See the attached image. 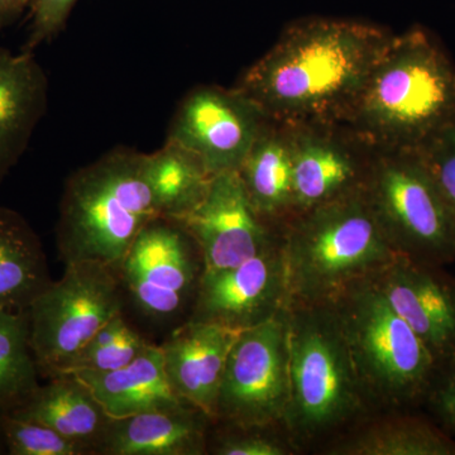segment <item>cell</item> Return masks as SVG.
Here are the masks:
<instances>
[{
    "label": "cell",
    "mask_w": 455,
    "mask_h": 455,
    "mask_svg": "<svg viewBox=\"0 0 455 455\" xmlns=\"http://www.w3.org/2000/svg\"><path fill=\"white\" fill-rule=\"evenodd\" d=\"M442 266L400 256L372 277L439 368L455 359V277Z\"/></svg>",
    "instance_id": "14"
},
{
    "label": "cell",
    "mask_w": 455,
    "mask_h": 455,
    "mask_svg": "<svg viewBox=\"0 0 455 455\" xmlns=\"http://www.w3.org/2000/svg\"><path fill=\"white\" fill-rule=\"evenodd\" d=\"M27 310L0 309V412L13 411L38 386Z\"/></svg>",
    "instance_id": "25"
},
{
    "label": "cell",
    "mask_w": 455,
    "mask_h": 455,
    "mask_svg": "<svg viewBox=\"0 0 455 455\" xmlns=\"http://www.w3.org/2000/svg\"><path fill=\"white\" fill-rule=\"evenodd\" d=\"M287 307L286 269L280 236L235 267L203 271L193 322L245 331Z\"/></svg>",
    "instance_id": "12"
},
{
    "label": "cell",
    "mask_w": 455,
    "mask_h": 455,
    "mask_svg": "<svg viewBox=\"0 0 455 455\" xmlns=\"http://www.w3.org/2000/svg\"><path fill=\"white\" fill-rule=\"evenodd\" d=\"M283 443L260 434H244L220 440L215 454L220 455H287Z\"/></svg>",
    "instance_id": "31"
},
{
    "label": "cell",
    "mask_w": 455,
    "mask_h": 455,
    "mask_svg": "<svg viewBox=\"0 0 455 455\" xmlns=\"http://www.w3.org/2000/svg\"><path fill=\"white\" fill-rule=\"evenodd\" d=\"M145 170L161 218L176 220L202 202L212 176L199 160L178 143L145 154Z\"/></svg>",
    "instance_id": "24"
},
{
    "label": "cell",
    "mask_w": 455,
    "mask_h": 455,
    "mask_svg": "<svg viewBox=\"0 0 455 455\" xmlns=\"http://www.w3.org/2000/svg\"><path fill=\"white\" fill-rule=\"evenodd\" d=\"M289 403V309L239 333L228 355L217 418L242 429L283 424Z\"/></svg>",
    "instance_id": "9"
},
{
    "label": "cell",
    "mask_w": 455,
    "mask_h": 455,
    "mask_svg": "<svg viewBox=\"0 0 455 455\" xmlns=\"http://www.w3.org/2000/svg\"><path fill=\"white\" fill-rule=\"evenodd\" d=\"M266 122L238 90L199 86L180 103L167 140L188 149L214 176L238 171Z\"/></svg>",
    "instance_id": "11"
},
{
    "label": "cell",
    "mask_w": 455,
    "mask_h": 455,
    "mask_svg": "<svg viewBox=\"0 0 455 455\" xmlns=\"http://www.w3.org/2000/svg\"><path fill=\"white\" fill-rule=\"evenodd\" d=\"M161 218L145 170V154L118 147L66 181L56 243L66 263L92 260L119 272L132 244Z\"/></svg>",
    "instance_id": "4"
},
{
    "label": "cell",
    "mask_w": 455,
    "mask_h": 455,
    "mask_svg": "<svg viewBox=\"0 0 455 455\" xmlns=\"http://www.w3.org/2000/svg\"><path fill=\"white\" fill-rule=\"evenodd\" d=\"M238 173L254 211L263 220L291 217L292 163L286 125L267 119Z\"/></svg>",
    "instance_id": "21"
},
{
    "label": "cell",
    "mask_w": 455,
    "mask_h": 455,
    "mask_svg": "<svg viewBox=\"0 0 455 455\" xmlns=\"http://www.w3.org/2000/svg\"><path fill=\"white\" fill-rule=\"evenodd\" d=\"M331 305L368 403L390 409L424 405L438 364L372 277L352 284Z\"/></svg>",
    "instance_id": "6"
},
{
    "label": "cell",
    "mask_w": 455,
    "mask_h": 455,
    "mask_svg": "<svg viewBox=\"0 0 455 455\" xmlns=\"http://www.w3.org/2000/svg\"><path fill=\"white\" fill-rule=\"evenodd\" d=\"M31 3L32 0H0V33L14 25Z\"/></svg>",
    "instance_id": "32"
},
{
    "label": "cell",
    "mask_w": 455,
    "mask_h": 455,
    "mask_svg": "<svg viewBox=\"0 0 455 455\" xmlns=\"http://www.w3.org/2000/svg\"><path fill=\"white\" fill-rule=\"evenodd\" d=\"M239 333L212 323L188 320L160 347L173 390L209 419L217 418L228 355Z\"/></svg>",
    "instance_id": "16"
},
{
    "label": "cell",
    "mask_w": 455,
    "mask_h": 455,
    "mask_svg": "<svg viewBox=\"0 0 455 455\" xmlns=\"http://www.w3.org/2000/svg\"><path fill=\"white\" fill-rule=\"evenodd\" d=\"M392 36L359 20H299L245 71L235 89L268 121L334 125Z\"/></svg>",
    "instance_id": "1"
},
{
    "label": "cell",
    "mask_w": 455,
    "mask_h": 455,
    "mask_svg": "<svg viewBox=\"0 0 455 455\" xmlns=\"http://www.w3.org/2000/svg\"><path fill=\"white\" fill-rule=\"evenodd\" d=\"M11 414L36 421L95 453L110 418L88 386L71 373L52 377L33 390Z\"/></svg>",
    "instance_id": "20"
},
{
    "label": "cell",
    "mask_w": 455,
    "mask_h": 455,
    "mask_svg": "<svg viewBox=\"0 0 455 455\" xmlns=\"http://www.w3.org/2000/svg\"><path fill=\"white\" fill-rule=\"evenodd\" d=\"M280 239L287 305H331L349 286L376 276L400 256L364 185L291 215Z\"/></svg>",
    "instance_id": "3"
},
{
    "label": "cell",
    "mask_w": 455,
    "mask_h": 455,
    "mask_svg": "<svg viewBox=\"0 0 455 455\" xmlns=\"http://www.w3.org/2000/svg\"><path fill=\"white\" fill-rule=\"evenodd\" d=\"M172 221L196 242L203 271L235 267L275 238L266 220L254 211L238 171L212 176L202 202Z\"/></svg>",
    "instance_id": "13"
},
{
    "label": "cell",
    "mask_w": 455,
    "mask_h": 455,
    "mask_svg": "<svg viewBox=\"0 0 455 455\" xmlns=\"http://www.w3.org/2000/svg\"><path fill=\"white\" fill-rule=\"evenodd\" d=\"M368 199L398 253L427 265L455 262V220L415 151H371Z\"/></svg>",
    "instance_id": "7"
},
{
    "label": "cell",
    "mask_w": 455,
    "mask_h": 455,
    "mask_svg": "<svg viewBox=\"0 0 455 455\" xmlns=\"http://www.w3.org/2000/svg\"><path fill=\"white\" fill-rule=\"evenodd\" d=\"M205 418L196 407L182 406L110 419L95 453L202 455L206 451Z\"/></svg>",
    "instance_id": "18"
},
{
    "label": "cell",
    "mask_w": 455,
    "mask_h": 455,
    "mask_svg": "<svg viewBox=\"0 0 455 455\" xmlns=\"http://www.w3.org/2000/svg\"><path fill=\"white\" fill-rule=\"evenodd\" d=\"M455 220V122L418 149Z\"/></svg>",
    "instance_id": "28"
},
{
    "label": "cell",
    "mask_w": 455,
    "mask_h": 455,
    "mask_svg": "<svg viewBox=\"0 0 455 455\" xmlns=\"http://www.w3.org/2000/svg\"><path fill=\"white\" fill-rule=\"evenodd\" d=\"M455 122V66L420 27L390 44L334 125L368 151H418Z\"/></svg>",
    "instance_id": "2"
},
{
    "label": "cell",
    "mask_w": 455,
    "mask_h": 455,
    "mask_svg": "<svg viewBox=\"0 0 455 455\" xmlns=\"http://www.w3.org/2000/svg\"><path fill=\"white\" fill-rule=\"evenodd\" d=\"M4 451H7V448H5L4 439H3L2 431H0V454L4 453Z\"/></svg>",
    "instance_id": "33"
},
{
    "label": "cell",
    "mask_w": 455,
    "mask_h": 455,
    "mask_svg": "<svg viewBox=\"0 0 455 455\" xmlns=\"http://www.w3.org/2000/svg\"><path fill=\"white\" fill-rule=\"evenodd\" d=\"M118 272L92 260L66 263L64 276L32 301L29 343L38 372L64 374L95 334L122 314Z\"/></svg>",
    "instance_id": "8"
},
{
    "label": "cell",
    "mask_w": 455,
    "mask_h": 455,
    "mask_svg": "<svg viewBox=\"0 0 455 455\" xmlns=\"http://www.w3.org/2000/svg\"><path fill=\"white\" fill-rule=\"evenodd\" d=\"M196 242L175 221L157 218L147 224L123 260L119 275L146 315H178L194 292L204 265Z\"/></svg>",
    "instance_id": "10"
},
{
    "label": "cell",
    "mask_w": 455,
    "mask_h": 455,
    "mask_svg": "<svg viewBox=\"0 0 455 455\" xmlns=\"http://www.w3.org/2000/svg\"><path fill=\"white\" fill-rule=\"evenodd\" d=\"M284 125L291 148L292 215L363 187L370 156L359 157L352 136L344 140L337 125Z\"/></svg>",
    "instance_id": "15"
},
{
    "label": "cell",
    "mask_w": 455,
    "mask_h": 455,
    "mask_svg": "<svg viewBox=\"0 0 455 455\" xmlns=\"http://www.w3.org/2000/svg\"><path fill=\"white\" fill-rule=\"evenodd\" d=\"M289 403L283 425L293 442L339 429L368 403L331 305H287Z\"/></svg>",
    "instance_id": "5"
},
{
    "label": "cell",
    "mask_w": 455,
    "mask_h": 455,
    "mask_svg": "<svg viewBox=\"0 0 455 455\" xmlns=\"http://www.w3.org/2000/svg\"><path fill=\"white\" fill-rule=\"evenodd\" d=\"M51 283L40 236L22 214L0 205V309H28Z\"/></svg>",
    "instance_id": "22"
},
{
    "label": "cell",
    "mask_w": 455,
    "mask_h": 455,
    "mask_svg": "<svg viewBox=\"0 0 455 455\" xmlns=\"http://www.w3.org/2000/svg\"><path fill=\"white\" fill-rule=\"evenodd\" d=\"M328 451L334 455H455V438L435 421L405 415L366 425Z\"/></svg>",
    "instance_id": "23"
},
{
    "label": "cell",
    "mask_w": 455,
    "mask_h": 455,
    "mask_svg": "<svg viewBox=\"0 0 455 455\" xmlns=\"http://www.w3.org/2000/svg\"><path fill=\"white\" fill-rule=\"evenodd\" d=\"M49 77L35 52L0 47V187L49 108Z\"/></svg>",
    "instance_id": "17"
},
{
    "label": "cell",
    "mask_w": 455,
    "mask_h": 455,
    "mask_svg": "<svg viewBox=\"0 0 455 455\" xmlns=\"http://www.w3.org/2000/svg\"><path fill=\"white\" fill-rule=\"evenodd\" d=\"M148 347L149 344L127 324L118 337L106 346L84 349L65 373L79 371L112 372L121 370L142 355Z\"/></svg>",
    "instance_id": "27"
},
{
    "label": "cell",
    "mask_w": 455,
    "mask_h": 455,
    "mask_svg": "<svg viewBox=\"0 0 455 455\" xmlns=\"http://www.w3.org/2000/svg\"><path fill=\"white\" fill-rule=\"evenodd\" d=\"M79 0H32L31 27L22 51L35 52L44 42L52 41L64 31L68 17Z\"/></svg>",
    "instance_id": "29"
},
{
    "label": "cell",
    "mask_w": 455,
    "mask_h": 455,
    "mask_svg": "<svg viewBox=\"0 0 455 455\" xmlns=\"http://www.w3.org/2000/svg\"><path fill=\"white\" fill-rule=\"evenodd\" d=\"M5 448L11 455H84L88 448L65 438L46 425L4 412L0 421Z\"/></svg>",
    "instance_id": "26"
},
{
    "label": "cell",
    "mask_w": 455,
    "mask_h": 455,
    "mask_svg": "<svg viewBox=\"0 0 455 455\" xmlns=\"http://www.w3.org/2000/svg\"><path fill=\"white\" fill-rule=\"evenodd\" d=\"M424 405L435 423L455 438V359L439 368Z\"/></svg>",
    "instance_id": "30"
},
{
    "label": "cell",
    "mask_w": 455,
    "mask_h": 455,
    "mask_svg": "<svg viewBox=\"0 0 455 455\" xmlns=\"http://www.w3.org/2000/svg\"><path fill=\"white\" fill-rule=\"evenodd\" d=\"M3 414H4V412H0V421H2V416H3ZM0 431H2V430H0Z\"/></svg>",
    "instance_id": "34"
},
{
    "label": "cell",
    "mask_w": 455,
    "mask_h": 455,
    "mask_svg": "<svg viewBox=\"0 0 455 455\" xmlns=\"http://www.w3.org/2000/svg\"><path fill=\"white\" fill-rule=\"evenodd\" d=\"M71 374L88 386L110 419L191 406L173 390L164 371L163 352L151 344L121 370Z\"/></svg>",
    "instance_id": "19"
}]
</instances>
